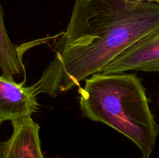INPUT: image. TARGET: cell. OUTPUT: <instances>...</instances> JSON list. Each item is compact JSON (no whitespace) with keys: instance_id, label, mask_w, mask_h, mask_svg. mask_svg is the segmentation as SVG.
<instances>
[{"instance_id":"obj_1","label":"cell","mask_w":159,"mask_h":158,"mask_svg":"<svg viewBox=\"0 0 159 158\" xmlns=\"http://www.w3.org/2000/svg\"><path fill=\"white\" fill-rule=\"evenodd\" d=\"M158 29L159 0H75L54 57L33 86L37 95L68 92Z\"/></svg>"},{"instance_id":"obj_2","label":"cell","mask_w":159,"mask_h":158,"mask_svg":"<svg viewBox=\"0 0 159 158\" xmlns=\"http://www.w3.org/2000/svg\"><path fill=\"white\" fill-rule=\"evenodd\" d=\"M79 95L85 117L122 133L136 144L142 158L150 157L156 145L159 125L136 74H94L79 87Z\"/></svg>"},{"instance_id":"obj_3","label":"cell","mask_w":159,"mask_h":158,"mask_svg":"<svg viewBox=\"0 0 159 158\" xmlns=\"http://www.w3.org/2000/svg\"><path fill=\"white\" fill-rule=\"evenodd\" d=\"M130 71L159 72V29L130 45L100 73L111 74Z\"/></svg>"},{"instance_id":"obj_4","label":"cell","mask_w":159,"mask_h":158,"mask_svg":"<svg viewBox=\"0 0 159 158\" xmlns=\"http://www.w3.org/2000/svg\"><path fill=\"white\" fill-rule=\"evenodd\" d=\"M34 86L16 83L14 77L0 76V120H20L31 117L37 112L39 104Z\"/></svg>"},{"instance_id":"obj_5","label":"cell","mask_w":159,"mask_h":158,"mask_svg":"<svg viewBox=\"0 0 159 158\" xmlns=\"http://www.w3.org/2000/svg\"><path fill=\"white\" fill-rule=\"evenodd\" d=\"M12 133L3 143V158H45L41 150L40 126L31 117L12 122Z\"/></svg>"},{"instance_id":"obj_6","label":"cell","mask_w":159,"mask_h":158,"mask_svg":"<svg viewBox=\"0 0 159 158\" xmlns=\"http://www.w3.org/2000/svg\"><path fill=\"white\" fill-rule=\"evenodd\" d=\"M20 48L10 40L6 31L3 9L0 2V69L2 75L14 77L23 71Z\"/></svg>"},{"instance_id":"obj_7","label":"cell","mask_w":159,"mask_h":158,"mask_svg":"<svg viewBox=\"0 0 159 158\" xmlns=\"http://www.w3.org/2000/svg\"><path fill=\"white\" fill-rule=\"evenodd\" d=\"M2 123L1 120H0V125ZM0 158H3V143H2L1 139H0Z\"/></svg>"}]
</instances>
